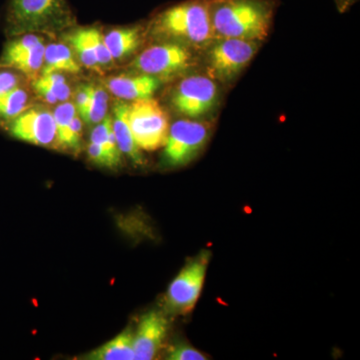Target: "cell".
<instances>
[{"label": "cell", "mask_w": 360, "mask_h": 360, "mask_svg": "<svg viewBox=\"0 0 360 360\" xmlns=\"http://www.w3.org/2000/svg\"><path fill=\"white\" fill-rule=\"evenodd\" d=\"M276 0H210L215 39L262 42L269 37Z\"/></svg>", "instance_id": "obj_1"}, {"label": "cell", "mask_w": 360, "mask_h": 360, "mask_svg": "<svg viewBox=\"0 0 360 360\" xmlns=\"http://www.w3.org/2000/svg\"><path fill=\"white\" fill-rule=\"evenodd\" d=\"M151 32L186 46L205 49L215 40L210 0H187L161 11L151 22Z\"/></svg>", "instance_id": "obj_2"}, {"label": "cell", "mask_w": 360, "mask_h": 360, "mask_svg": "<svg viewBox=\"0 0 360 360\" xmlns=\"http://www.w3.org/2000/svg\"><path fill=\"white\" fill-rule=\"evenodd\" d=\"M66 0H11L6 22L9 32H42L70 20Z\"/></svg>", "instance_id": "obj_3"}, {"label": "cell", "mask_w": 360, "mask_h": 360, "mask_svg": "<svg viewBox=\"0 0 360 360\" xmlns=\"http://www.w3.org/2000/svg\"><path fill=\"white\" fill-rule=\"evenodd\" d=\"M129 122L134 141L141 150L155 151L165 146L169 120L167 113L153 97L129 104Z\"/></svg>", "instance_id": "obj_4"}, {"label": "cell", "mask_w": 360, "mask_h": 360, "mask_svg": "<svg viewBox=\"0 0 360 360\" xmlns=\"http://www.w3.org/2000/svg\"><path fill=\"white\" fill-rule=\"evenodd\" d=\"M258 44L245 39H215L208 46L207 68L210 77L229 82L238 77L257 53Z\"/></svg>", "instance_id": "obj_5"}, {"label": "cell", "mask_w": 360, "mask_h": 360, "mask_svg": "<svg viewBox=\"0 0 360 360\" xmlns=\"http://www.w3.org/2000/svg\"><path fill=\"white\" fill-rule=\"evenodd\" d=\"M210 125L194 120H180L169 127L163 160L169 167H181L198 155L208 141Z\"/></svg>", "instance_id": "obj_6"}, {"label": "cell", "mask_w": 360, "mask_h": 360, "mask_svg": "<svg viewBox=\"0 0 360 360\" xmlns=\"http://www.w3.org/2000/svg\"><path fill=\"white\" fill-rule=\"evenodd\" d=\"M208 260L210 253L205 251L187 264L175 277L165 295V307L168 311L186 314L193 309L202 290Z\"/></svg>", "instance_id": "obj_7"}, {"label": "cell", "mask_w": 360, "mask_h": 360, "mask_svg": "<svg viewBox=\"0 0 360 360\" xmlns=\"http://www.w3.org/2000/svg\"><path fill=\"white\" fill-rule=\"evenodd\" d=\"M193 65V52L174 42L153 45L135 59L134 68L151 77H170L188 70Z\"/></svg>", "instance_id": "obj_8"}, {"label": "cell", "mask_w": 360, "mask_h": 360, "mask_svg": "<svg viewBox=\"0 0 360 360\" xmlns=\"http://www.w3.org/2000/svg\"><path fill=\"white\" fill-rule=\"evenodd\" d=\"M219 89L212 77L193 75L182 79L172 96L177 112L189 118L200 117L214 108Z\"/></svg>", "instance_id": "obj_9"}, {"label": "cell", "mask_w": 360, "mask_h": 360, "mask_svg": "<svg viewBox=\"0 0 360 360\" xmlns=\"http://www.w3.org/2000/svg\"><path fill=\"white\" fill-rule=\"evenodd\" d=\"M9 131L16 139L34 146L59 148L53 113L47 110L23 111L11 120Z\"/></svg>", "instance_id": "obj_10"}, {"label": "cell", "mask_w": 360, "mask_h": 360, "mask_svg": "<svg viewBox=\"0 0 360 360\" xmlns=\"http://www.w3.org/2000/svg\"><path fill=\"white\" fill-rule=\"evenodd\" d=\"M168 322L160 312L151 311L139 322L134 338V359H155L167 335Z\"/></svg>", "instance_id": "obj_11"}, {"label": "cell", "mask_w": 360, "mask_h": 360, "mask_svg": "<svg viewBox=\"0 0 360 360\" xmlns=\"http://www.w3.org/2000/svg\"><path fill=\"white\" fill-rule=\"evenodd\" d=\"M160 80L148 75H120L106 82L111 94L123 101L150 98L160 87Z\"/></svg>", "instance_id": "obj_12"}, {"label": "cell", "mask_w": 360, "mask_h": 360, "mask_svg": "<svg viewBox=\"0 0 360 360\" xmlns=\"http://www.w3.org/2000/svg\"><path fill=\"white\" fill-rule=\"evenodd\" d=\"M129 104L117 101L113 108L112 129L120 153L130 158L136 165L143 163L141 149L139 148L132 135L129 122Z\"/></svg>", "instance_id": "obj_13"}, {"label": "cell", "mask_w": 360, "mask_h": 360, "mask_svg": "<svg viewBox=\"0 0 360 360\" xmlns=\"http://www.w3.org/2000/svg\"><path fill=\"white\" fill-rule=\"evenodd\" d=\"M134 333L131 329L123 331L108 341L105 345L96 348L85 355L84 359L90 360H131L134 359Z\"/></svg>", "instance_id": "obj_14"}, {"label": "cell", "mask_w": 360, "mask_h": 360, "mask_svg": "<svg viewBox=\"0 0 360 360\" xmlns=\"http://www.w3.org/2000/svg\"><path fill=\"white\" fill-rule=\"evenodd\" d=\"M141 28H117L104 37L106 46L113 59L125 58L135 51L141 42Z\"/></svg>", "instance_id": "obj_15"}, {"label": "cell", "mask_w": 360, "mask_h": 360, "mask_svg": "<svg viewBox=\"0 0 360 360\" xmlns=\"http://www.w3.org/2000/svg\"><path fill=\"white\" fill-rule=\"evenodd\" d=\"M60 71L78 73L80 71V66L73 58L70 49L65 44L49 45L45 47L42 75Z\"/></svg>", "instance_id": "obj_16"}, {"label": "cell", "mask_w": 360, "mask_h": 360, "mask_svg": "<svg viewBox=\"0 0 360 360\" xmlns=\"http://www.w3.org/2000/svg\"><path fill=\"white\" fill-rule=\"evenodd\" d=\"M90 142L98 144L108 155L110 167H115L120 165L122 160V153L116 141L115 132L112 129V118L106 115L103 122L96 125L90 135Z\"/></svg>", "instance_id": "obj_17"}, {"label": "cell", "mask_w": 360, "mask_h": 360, "mask_svg": "<svg viewBox=\"0 0 360 360\" xmlns=\"http://www.w3.org/2000/svg\"><path fill=\"white\" fill-rule=\"evenodd\" d=\"M44 51L45 46L42 42L32 51L7 61L0 68H13L27 77H34L44 66Z\"/></svg>", "instance_id": "obj_18"}, {"label": "cell", "mask_w": 360, "mask_h": 360, "mask_svg": "<svg viewBox=\"0 0 360 360\" xmlns=\"http://www.w3.org/2000/svg\"><path fill=\"white\" fill-rule=\"evenodd\" d=\"M28 94L20 86L0 96V120H13L27 108Z\"/></svg>", "instance_id": "obj_19"}, {"label": "cell", "mask_w": 360, "mask_h": 360, "mask_svg": "<svg viewBox=\"0 0 360 360\" xmlns=\"http://www.w3.org/2000/svg\"><path fill=\"white\" fill-rule=\"evenodd\" d=\"M108 108V96L105 90L103 87L91 85L89 103L80 117L89 124H96L103 122L106 116Z\"/></svg>", "instance_id": "obj_20"}, {"label": "cell", "mask_w": 360, "mask_h": 360, "mask_svg": "<svg viewBox=\"0 0 360 360\" xmlns=\"http://www.w3.org/2000/svg\"><path fill=\"white\" fill-rule=\"evenodd\" d=\"M77 113L75 104L66 103V101L61 103L54 110L53 117L54 122H56L59 148L63 146V148H68L70 122Z\"/></svg>", "instance_id": "obj_21"}, {"label": "cell", "mask_w": 360, "mask_h": 360, "mask_svg": "<svg viewBox=\"0 0 360 360\" xmlns=\"http://www.w3.org/2000/svg\"><path fill=\"white\" fill-rule=\"evenodd\" d=\"M70 42L75 47L80 60L86 68L96 71L101 70V65L97 63L96 54L92 51L85 30H77V32L71 34Z\"/></svg>", "instance_id": "obj_22"}, {"label": "cell", "mask_w": 360, "mask_h": 360, "mask_svg": "<svg viewBox=\"0 0 360 360\" xmlns=\"http://www.w3.org/2000/svg\"><path fill=\"white\" fill-rule=\"evenodd\" d=\"M42 42H44L42 37L30 34H30L23 35L20 39L13 40V41L7 44L6 49H4L1 58H0V68L6 65L7 61L11 60V59L32 51V49L37 47V45L42 44Z\"/></svg>", "instance_id": "obj_23"}, {"label": "cell", "mask_w": 360, "mask_h": 360, "mask_svg": "<svg viewBox=\"0 0 360 360\" xmlns=\"http://www.w3.org/2000/svg\"><path fill=\"white\" fill-rule=\"evenodd\" d=\"M39 80L45 86L49 87V89L58 99V101L65 103V101L70 99V87L66 84L65 77L60 73L52 72L49 73V75H44L39 78Z\"/></svg>", "instance_id": "obj_24"}, {"label": "cell", "mask_w": 360, "mask_h": 360, "mask_svg": "<svg viewBox=\"0 0 360 360\" xmlns=\"http://www.w3.org/2000/svg\"><path fill=\"white\" fill-rule=\"evenodd\" d=\"M85 32H86L87 39L91 45L92 51L96 54L97 63L101 66L110 65L113 58L104 41L103 35L97 28H87Z\"/></svg>", "instance_id": "obj_25"}, {"label": "cell", "mask_w": 360, "mask_h": 360, "mask_svg": "<svg viewBox=\"0 0 360 360\" xmlns=\"http://www.w3.org/2000/svg\"><path fill=\"white\" fill-rule=\"evenodd\" d=\"M167 359L170 360H203L205 355L198 349L184 343L174 345L168 352Z\"/></svg>", "instance_id": "obj_26"}, {"label": "cell", "mask_w": 360, "mask_h": 360, "mask_svg": "<svg viewBox=\"0 0 360 360\" xmlns=\"http://www.w3.org/2000/svg\"><path fill=\"white\" fill-rule=\"evenodd\" d=\"M82 134V122L80 116L75 115L70 122V137H68V148L77 149L79 146Z\"/></svg>", "instance_id": "obj_27"}, {"label": "cell", "mask_w": 360, "mask_h": 360, "mask_svg": "<svg viewBox=\"0 0 360 360\" xmlns=\"http://www.w3.org/2000/svg\"><path fill=\"white\" fill-rule=\"evenodd\" d=\"M20 85V78L11 70H0V96Z\"/></svg>", "instance_id": "obj_28"}, {"label": "cell", "mask_w": 360, "mask_h": 360, "mask_svg": "<svg viewBox=\"0 0 360 360\" xmlns=\"http://www.w3.org/2000/svg\"><path fill=\"white\" fill-rule=\"evenodd\" d=\"M87 153L90 160L98 165H104V167H110V161H108V155L104 153L103 149L98 144L89 142V148H87Z\"/></svg>", "instance_id": "obj_29"}, {"label": "cell", "mask_w": 360, "mask_h": 360, "mask_svg": "<svg viewBox=\"0 0 360 360\" xmlns=\"http://www.w3.org/2000/svg\"><path fill=\"white\" fill-rule=\"evenodd\" d=\"M90 94H91V85H84L78 89L77 103H75L78 115H82L86 110L87 104L89 103Z\"/></svg>", "instance_id": "obj_30"}, {"label": "cell", "mask_w": 360, "mask_h": 360, "mask_svg": "<svg viewBox=\"0 0 360 360\" xmlns=\"http://www.w3.org/2000/svg\"><path fill=\"white\" fill-rule=\"evenodd\" d=\"M33 87H34L35 91L39 94L40 98L44 99L45 103L49 104L58 103V99H56V97L54 96V94H52L51 90L49 89V87L42 84L39 79H35L34 82H33Z\"/></svg>", "instance_id": "obj_31"}]
</instances>
